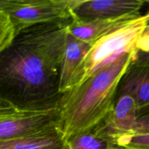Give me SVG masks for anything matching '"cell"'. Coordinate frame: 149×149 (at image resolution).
<instances>
[{"label": "cell", "mask_w": 149, "mask_h": 149, "mask_svg": "<svg viewBox=\"0 0 149 149\" xmlns=\"http://www.w3.org/2000/svg\"><path fill=\"white\" fill-rule=\"evenodd\" d=\"M68 23H46L26 29L0 52L1 96L17 103L59 97L61 66Z\"/></svg>", "instance_id": "1"}, {"label": "cell", "mask_w": 149, "mask_h": 149, "mask_svg": "<svg viewBox=\"0 0 149 149\" xmlns=\"http://www.w3.org/2000/svg\"><path fill=\"white\" fill-rule=\"evenodd\" d=\"M137 58L126 54L61 95L59 125L67 142L106 123L114 109L121 80Z\"/></svg>", "instance_id": "2"}, {"label": "cell", "mask_w": 149, "mask_h": 149, "mask_svg": "<svg viewBox=\"0 0 149 149\" xmlns=\"http://www.w3.org/2000/svg\"><path fill=\"white\" fill-rule=\"evenodd\" d=\"M149 3V1H148ZM149 51V10L146 14L92 45L80 67L77 85L128 53Z\"/></svg>", "instance_id": "3"}, {"label": "cell", "mask_w": 149, "mask_h": 149, "mask_svg": "<svg viewBox=\"0 0 149 149\" xmlns=\"http://www.w3.org/2000/svg\"><path fill=\"white\" fill-rule=\"evenodd\" d=\"M17 103L0 96V141L17 138L59 124L60 97Z\"/></svg>", "instance_id": "4"}, {"label": "cell", "mask_w": 149, "mask_h": 149, "mask_svg": "<svg viewBox=\"0 0 149 149\" xmlns=\"http://www.w3.org/2000/svg\"><path fill=\"white\" fill-rule=\"evenodd\" d=\"M74 0H0V11L7 15L17 35L46 23H69Z\"/></svg>", "instance_id": "5"}, {"label": "cell", "mask_w": 149, "mask_h": 149, "mask_svg": "<svg viewBox=\"0 0 149 149\" xmlns=\"http://www.w3.org/2000/svg\"><path fill=\"white\" fill-rule=\"evenodd\" d=\"M146 3L143 0H74L72 17L92 20L137 14Z\"/></svg>", "instance_id": "6"}, {"label": "cell", "mask_w": 149, "mask_h": 149, "mask_svg": "<svg viewBox=\"0 0 149 149\" xmlns=\"http://www.w3.org/2000/svg\"><path fill=\"white\" fill-rule=\"evenodd\" d=\"M142 13L129 14L111 18L82 20L72 17L68 25V33L81 41L93 45L103 36L136 20Z\"/></svg>", "instance_id": "7"}, {"label": "cell", "mask_w": 149, "mask_h": 149, "mask_svg": "<svg viewBox=\"0 0 149 149\" xmlns=\"http://www.w3.org/2000/svg\"><path fill=\"white\" fill-rule=\"evenodd\" d=\"M138 118L139 111L134 97L128 94H117L113 113L98 130L116 143L119 137L133 133Z\"/></svg>", "instance_id": "8"}, {"label": "cell", "mask_w": 149, "mask_h": 149, "mask_svg": "<svg viewBox=\"0 0 149 149\" xmlns=\"http://www.w3.org/2000/svg\"><path fill=\"white\" fill-rule=\"evenodd\" d=\"M117 94L134 97L139 116L149 111V61L136 59L122 77Z\"/></svg>", "instance_id": "9"}, {"label": "cell", "mask_w": 149, "mask_h": 149, "mask_svg": "<svg viewBox=\"0 0 149 149\" xmlns=\"http://www.w3.org/2000/svg\"><path fill=\"white\" fill-rule=\"evenodd\" d=\"M92 45L68 33L60 72L59 93L61 95L77 86L80 67Z\"/></svg>", "instance_id": "10"}, {"label": "cell", "mask_w": 149, "mask_h": 149, "mask_svg": "<svg viewBox=\"0 0 149 149\" xmlns=\"http://www.w3.org/2000/svg\"><path fill=\"white\" fill-rule=\"evenodd\" d=\"M0 149H68L59 124L17 138L0 141Z\"/></svg>", "instance_id": "11"}, {"label": "cell", "mask_w": 149, "mask_h": 149, "mask_svg": "<svg viewBox=\"0 0 149 149\" xmlns=\"http://www.w3.org/2000/svg\"><path fill=\"white\" fill-rule=\"evenodd\" d=\"M68 145V149H113L118 146L111 137L99 130L77 137Z\"/></svg>", "instance_id": "12"}, {"label": "cell", "mask_w": 149, "mask_h": 149, "mask_svg": "<svg viewBox=\"0 0 149 149\" xmlns=\"http://www.w3.org/2000/svg\"><path fill=\"white\" fill-rule=\"evenodd\" d=\"M17 35L6 13L0 11V52L12 45Z\"/></svg>", "instance_id": "13"}, {"label": "cell", "mask_w": 149, "mask_h": 149, "mask_svg": "<svg viewBox=\"0 0 149 149\" xmlns=\"http://www.w3.org/2000/svg\"><path fill=\"white\" fill-rule=\"evenodd\" d=\"M116 143L127 149H149V133L124 135L116 140Z\"/></svg>", "instance_id": "14"}, {"label": "cell", "mask_w": 149, "mask_h": 149, "mask_svg": "<svg viewBox=\"0 0 149 149\" xmlns=\"http://www.w3.org/2000/svg\"><path fill=\"white\" fill-rule=\"evenodd\" d=\"M143 133H149V111L139 116L135 131L131 135Z\"/></svg>", "instance_id": "15"}, {"label": "cell", "mask_w": 149, "mask_h": 149, "mask_svg": "<svg viewBox=\"0 0 149 149\" xmlns=\"http://www.w3.org/2000/svg\"><path fill=\"white\" fill-rule=\"evenodd\" d=\"M137 59L141 60V61H149V51L147 52H141V53H139Z\"/></svg>", "instance_id": "16"}, {"label": "cell", "mask_w": 149, "mask_h": 149, "mask_svg": "<svg viewBox=\"0 0 149 149\" xmlns=\"http://www.w3.org/2000/svg\"><path fill=\"white\" fill-rule=\"evenodd\" d=\"M113 149H127V148H124V147L117 146V147H116V148H113Z\"/></svg>", "instance_id": "17"}]
</instances>
